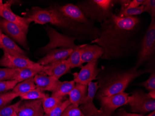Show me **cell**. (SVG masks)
<instances>
[{
	"label": "cell",
	"instance_id": "obj_17",
	"mask_svg": "<svg viewBox=\"0 0 155 116\" xmlns=\"http://www.w3.org/2000/svg\"><path fill=\"white\" fill-rule=\"evenodd\" d=\"M73 51V49L69 48L54 49L46 53L45 56L40 59L37 63L41 66H45L52 63L67 60Z\"/></svg>",
	"mask_w": 155,
	"mask_h": 116
},
{
	"label": "cell",
	"instance_id": "obj_7",
	"mask_svg": "<svg viewBox=\"0 0 155 116\" xmlns=\"http://www.w3.org/2000/svg\"><path fill=\"white\" fill-rule=\"evenodd\" d=\"M46 30L50 41L47 45L42 48L41 51L43 53L46 54L58 48H69L73 50L79 48L80 45L75 43L76 38L61 34L50 26H47Z\"/></svg>",
	"mask_w": 155,
	"mask_h": 116
},
{
	"label": "cell",
	"instance_id": "obj_18",
	"mask_svg": "<svg viewBox=\"0 0 155 116\" xmlns=\"http://www.w3.org/2000/svg\"><path fill=\"white\" fill-rule=\"evenodd\" d=\"M81 57L82 63L97 61L104 54L102 48L97 44L81 45Z\"/></svg>",
	"mask_w": 155,
	"mask_h": 116
},
{
	"label": "cell",
	"instance_id": "obj_31",
	"mask_svg": "<svg viewBox=\"0 0 155 116\" xmlns=\"http://www.w3.org/2000/svg\"><path fill=\"white\" fill-rule=\"evenodd\" d=\"M61 116H85L80 109L79 105L71 104L63 112Z\"/></svg>",
	"mask_w": 155,
	"mask_h": 116
},
{
	"label": "cell",
	"instance_id": "obj_29",
	"mask_svg": "<svg viewBox=\"0 0 155 116\" xmlns=\"http://www.w3.org/2000/svg\"><path fill=\"white\" fill-rule=\"evenodd\" d=\"M21 102V99L15 104L0 108V116H17V111Z\"/></svg>",
	"mask_w": 155,
	"mask_h": 116
},
{
	"label": "cell",
	"instance_id": "obj_1",
	"mask_svg": "<svg viewBox=\"0 0 155 116\" xmlns=\"http://www.w3.org/2000/svg\"><path fill=\"white\" fill-rule=\"evenodd\" d=\"M141 21L137 16L122 18L114 14L101 24L98 37L91 41L102 48L101 59L111 60L131 56L138 52Z\"/></svg>",
	"mask_w": 155,
	"mask_h": 116
},
{
	"label": "cell",
	"instance_id": "obj_21",
	"mask_svg": "<svg viewBox=\"0 0 155 116\" xmlns=\"http://www.w3.org/2000/svg\"><path fill=\"white\" fill-rule=\"evenodd\" d=\"M87 85L76 83L68 95L71 104L82 105L84 103L87 95Z\"/></svg>",
	"mask_w": 155,
	"mask_h": 116
},
{
	"label": "cell",
	"instance_id": "obj_14",
	"mask_svg": "<svg viewBox=\"0 0 155 116\" xmlns=\"http://www.w3.org/2000/svg\"><path fill=\"white\" fill-rule=\"evenodd\" d=\"M42 100H25L21 103L17 111V116H44Z\"/></svg>",
	"mask_w": 155,
	"mask_h": 116
},
{
	"label": "cell",
	"instance_id": "obj_13",
	"mask_svg": "<svg viewBox=\"0 0 155 116\" xmlns=\"http://www.w3.org/2000/svg\"><path fill=\"white\" fill-rule=\"evenodd\" d=\"M12 4V1L7 2L3 3L2 1L0 0V16L9 22L19 25L26 33H28L31 22L27 17H21L15 14L11 9Z\"/></svg>",
	"mask_w": 155,
	"mask_h": 116
},
{
	"label": "cell",
	"instance_id": "obj_42",
	"mask_svg": "<svg viewBox=\"0 0 155 116\" xmlns=\"http://www.w3.org/2000/svg\"><path fill=\"white\" fill-rule=\"evenodd\" d=\"M155 116V111H152L151 113H150V114H149L148 115H147V116Z\"/></svg>",
	"mask_w": 155,
	"mask_h": 116
},
{
	"label": "cell",
	"instance_id": "obj_36",
	"mask_svg": "<svg viewBox=\"0 0 155 116\" xmlns=\"http://www.w3.org/2000/svg\"><path fill=\"white\" fill-rule=\"evenodd\" d=\"M18 83L15 80L0 81V93L13 89Z\"/></svg>",
	"mask_w": 155,
	"mask_h": 116
},
{
	"label": "cell",
	"instance_id": "obj_33",
	"mask_svg": "<svg viewBox=\"0 0 155 116\" xmlns=\"http://www.w3.org/2000/svg\"><path fill=\"white\" fill-rule=\"evenodd\" d=\"M71 104L69 99L63 101L58 106L55 108L50 113L44 114V116H61L65 109Z\"/></svg>",
	"mask_w": 155,
	"mask_h": 116
},
{
	"label": "cell",
	"instance_id": "obj_12",
	"mask_svg": "<svg viewBox=\"0 0 155 116\" xmlns=\"http://www.w3.org/2000/svg\"><path fill=\"white\" fill-rule=\"evenodd\" d=\"M0 28L6 35L27 48V34L19 25L0 18Z\"/></svg>",
	"mask_w": 155,
	"mask_h": 116
},
{
	"label": "cell",
	"instance_id": "obj_22",
	"mask_svg": "<svg viewBox=\"0 0 155 116\" xmlns=\"http://www.w3.org/2000/svg\"><path fill=\"white\" fill-rule=\"evenodd\" d=\"M75 84L74 80L69 81L61 82L60 81L54 90L52 91V96L64 98L65 96L68 95L74 88Z\"/></svg>",
	"mask_w": 155,
	"mask_h": 116
},
{
	"label": "cell",
	"instance_id": "obj_37",
	"mask_svg": "<svg viewBox=\"0 0 155 116\" xmlns=\"http://www.w3.org/2000/svg\"><path fill=\"white\" fill-rule=\"evenodd\" d=\"M115 116H144L137 113H130L126 112L124 109H121L117 112Z\"/></svg>",
	"mask_w": 155,
	"mask_h": 116
},
{
	"label": "cell",
	"instance_id": "obj_23",
	"mask_svg": "<svg viewBox=\"0 0 155 116\" xmlns=\"http://www.w3.org/2000/svg\"><path fill=\"white\" fill-rule=\"evenodd\" d=\"M41 71V70L30 68L17 69L13 80L17 81L19 83L21 82L28 78L35 77V76L40 74Z\"/></svg>",
	"mask_w": 155,
	"mask_h": 116
},
{
	"label": "cell",
	"instance_id": "obj_27",
	"mask_svg": "<svg viewBox=\"0 0 155 116\" xmlns=\"http://www.w3.org/2000/svg\"><path fill=\"white\" fill-rule=\"evenodd\" d=\"M48 94L44 91L36 88L30 91L29 92L20 96L21 100H36V99H42L48 96Z\"/></svg>",
	"mask_w": 155,
	"mask_h": 116
},
{
	"label": "cell",
	"instance_id": "obj_8",
	"mask_svg": "<svg viewBox=\"0 0 155 116\" xmlns=\"http://www.w3.org/2000/svg\"><path fill=\"white\" fill-rule=\"evenodd\" d=\"M0 66L10 68H30L41 71L43 68V66H41L37 62L33 61L28 57L14 56L5 53L0 59Z\"/></svg>",
	"mask_w": 155,
	"mask_h": 116
},
{
	"label": "cell",
	"instance_id": "obj_39",
	"mask_svg": "<svg viewBox=\"0 0 155 116\" xmlns=\"http://www.w3.org/2000/svg\"><path fill=\"white\" fill-rule=\"evenodd\" d=\"M92 116H112V113L100 109L97 112Z\"/></svg>",
	"mask_w": 155,
	"mask_h": 116
},
{
	"label": "cell",
	"instance_id": "obj_30",
	"mask_svg": "<svg viewBox=\"0 0 155 116\" xmlns=\"http://www.w3.org/2000/svg\"><path fill=\"white\" fill-rule=\"evenodd\" d=\"M147 72H150V75L147 81L138 84L139 85L144 86L147 90L150 91L155 90V68H150L146 69Z\"/></svg>",
	"mask_w": 155,
	"mask_h": 116
},
{
	"label": "cell",
	"instance_id": "obj_19",
	"mask_svg": "<svg viewBox=\"0 0 155 116\" xmlns=\"http://www.w3.org/2000/svg\"><path fill=\"white\" fill-rule=\"evenodd\" d=\"M34 81L37 88L43 91L51 92L54 90L56 86L60 82L59 79L55 78L41 74L35 76Z\"/></svg>",
	"mask_w": 155,
	"mask_h": 116
},
{
	"label": "cell",
	"instance_id": "obj_35",
	"mask_svg": "<svg viewBox=\"0 0 155 116\" xmlns=\"http://www.w3.org/2000/svg\"><path fill=\"white\" fill-rule=\"evenodd\" d=\"M142 5L143 6L144 12L149 14L151 19H155V0H144Z\"/></svg>",
	"mask_w": 155,
	"mask_h": 116
},
{
	"label": "cell",
	"instance_id": "obj_40",
	"mask_svg": "<svg viewBox=\"0 0 155 116\" xmlns=\"http://www.w3.org/2000/svg\"><path fill=\"white\" fill-rule=\"evenodd\" d=\"M148 94L151 98L155 99V90L150 91Z\"/></svg>",
	"mask_w": 155,
	"mask_h": 116
},
{
	"label": "cell",
	"instance_id": "obj_24",
	"mask_svg": "<svg viewBox=\"0 0 155 116\" xmlns=\"http://www.w3.org/2000/svg\"><path fill=\"white\" fill-rule=\"evenodd\" d=\"M35 88L36 85L35 84L34 78H31L18 83L12 89V91L18 94L20 97L22 94H25Z\"/></svg>",
	"mask_w": 155,
	"mask_h": 116
},
{
	"label": "cell",
	"instance_id": "obj_16",
	"mask_svg": "<svg viewBox=\"0 0 155 116\" xmlns=\"http://www.w3.org/2000/svg\"><path fill=\"white\" fill-rule=\"evenodd\" d=\"M87 95L80 109L85 116H92L98 111V110L94 104V98L98 90V82H91L88 84Z\"/></svg>",
	"mask_w": 155,
	"mask_h": 116
},
{
	"label": "cell",
	"instance_id": "obj_32",
	"mask_svg": "<svg viewBox=\"0 0 155 116\" xmlns=\"http://www.w3.org/2000/svg\"><path fill=\"white\" fill-rule=\"evenodd\" d=\"M19 96L13 91H8L5 93H0V108L6 106L7 104L10 103L11 101L18 97Z\"/></svg>",
	"mask_w": 155,
	"mask_h": 116
},
{
	"label": "cell",
	"instance_id": "obj_2",
	"mask_svg": "<svg viewBox=\"0 0 155 116\" xmlns=\"http://www.w3.org/2000/svg\"><path fill=\"white\" fill-rule=\"evenodd\" d=\"M146 70L135 67L122 71H114L97 76V95L109 96L124 92L134 79L144 73Z\"/></svg>",
	"mask_w": 155,
	"mask_h": 116
},
{
	"label": "cell",
	"instance_id": "obj_20",
	"mask_svg": "<svg viewBox=\"0 0 155 116\" xmlns=\"http://www.w3.org/2000/svg\"><path fill=\"white\" fill-rule=\"evenodd\" d=\"M4 53L14 56L27 57L26 53L13 40L4 34H2V41L0 45Z\"/></svg>",
	"mask_w": 155,
	"mask_h": 116
},
{
	"label": "cell",
	"instance_id": "obj_15",
	"mask_svg": "<svg viewBox=\"0 0 155 116\" xmlns=\"http://www.w3.org/2000/svg\"><path fill=\"white\" fill-rule=\"evenodd\" d=\"M70 71L71 68L67 59L43 66V70L40 74L53 77L59 79L62 76L69 72Z\"/></svg>",
	"mask_w": 155,
	"mask_h": 116
},
{
	"label": "cell",
	"instance_id": "obj_34",
	"mask_svg": "<svg viewBox=\"0 0 155 116\" xmlns=\"http://www.w3.org/2000/svg\"><path fill=\"white\" fill-rule=\"evenodd\" d=\"M17 69L5 68H0V81L13 80Z\"/></svg>",
	"mask_w": 155,
	"mask_h": 116
},
{
	"label": "cell",
	"instance_id": "obj_9",
	"mask_svg": "<svg viewBox=\"0 0 155 116\" xmlns=\"http://www.w3.org/2000/svg\"><path fill=\"white\" fill-rule=\"evenodd\" d=\"M129 94L122 92L112 95H97V98L101 102V109L113 113L115 110L123 106L126 105Z\"/></svg>",
	"mask_w": 155,
	"mask_h": 116
},
{
	"label": "cell",
	"instance_id": "obj_6",
	"mask_svg": "<svg viewBox=\"0 0 155 116\" xmlns=\"http://www.w3.org/2000/svg\"><path fill=\"white\" fill-rule=\"evenodd\" d=\"M126 105L130 106L132 112L141 115L155 110V99L142 90H136L128 98Z\"/></svg>",
	"mask_w": 155,
	"mask_h": 116
},
{
	"label": "cell",
	"instance_id": "obj_11",
	"mask_svg": "<svg viewBox=\"0 0 155 116\" xmlns=\"http://www.w3.org/2000/svg\"><path fill=\"white\" fill-rule=\"evenodd\" d=\"M55 7L63 15L74 22L89 26L95 25V22L88 19L77 5L68 3Z\"/></svg>",
	"mask_w": 155,
	"mask_h": 116
},
{
	"label": "cell",
	"instance_id": "obj_3",
	"mask_svg": "<svg viewBox=\"0 0 155 116\" xmlns=\"http://www.w3.org/2000/svg\"><path fill=\"white\" fill-rule=\"evenodd\" d=\"M27 17L35 24L44 25L51 23L74 35H81L84 29L82 24L74 22L63 15L55 6L47 8L34 7L28 13Z\"/></svg>",
	"mask_w": 155,
	"mask_h": 116
},
{
	"label": "cell",
	"instance_id": "obj_25",
	"mask_svg": "<svg viewBox=\"0 0 155 116\" xmlns=\"http://www.w3.org/2000/svg\"><path fill=\"white\" fill-rule=\"evenodd\" d=\"M63 98H64L57 97L52 95L50 97L48 95L42 99V103L45 114L50 113L55 108L61 103L63 101Z\"/></svg>",
	"mask_w": 155,
	"mask_h": 116
},
{
	"label": "cell",
	"instance_id": "obj_4",
	"mask_svg": "<svg viewBox=\"0 0 155 116\" xmlns=\"http://www.w3.org/2000/svg\"><path fill=\"white\" fill-rule=\"evenodd\" d=\"M117 4V0H87L76 5L88 19L102 23L114 15V8Z\"/></svg>",
	"mask_w": 155,
	"mask_h": 116
},
{
	"label": "cell",
	"instance_id": "obj_38",
	"mask_svg": "<svg viewBox=\"0 0 155 116\" xmlns=\"http://www.w3.org/2000/svg\"><path fill=\"white\" fill-rule=\"evenodd\" d=\"M144 0H133L131 1L127 9L129 8H135L141 6Z\"/></svg>",
	"mask_w": 155,
	"mask_h": 116
},
{
	"label": "cell",
	"instance_id": "obj_10",
	"mask_svg": "<svg viewBox=\"0 0 155 116\" xmlns=\"http://www.w3.org/2000/svg\"><path fill=\"white\" fill-rule=\"evenodd\" d=\"M79 72L73 74L74 81L75 83L87 85L92 81L96 79L101 71L97 67V61L87 63V65L81 67Z\"/></svg>",
	"mask_w": 155,
	"mask_h": 116
},
{
	"label": "cell",
	"instance_id": "obj_5",
	"mask_svg": "<svg viewBox=\"0 0 155 116\" xmlns=\"http://www.w3.org/2000/svg\"><path fill=\"white\" fill-rule=\"evenodd\" d=\"M155 55V19H153L140 41L135 67L138 69L145 62L152 64Z\"/></svg>",
	"mask_w": 155,
	"mask_h": 116
},
{
	"label": "cell",
	"instance_id": "obj_26",
	"mask_svg": "<svg viewBox=\"0 0 155 116\" xmlns=\"http://www.w3.org/2000/svg\"><path fill=\"white\" fill-rule=\"evenodd\" d=\"M70 67L71 69L74 68H80L83 66L81 57V45L79 46L78 48L73 50L71 55L67 59Z\"/></svg>",
	"mask_w": 155,
	"mask_h": 116
},
{
	"label": "cell",
	"instance_id": "obj_28",
	"mask_svg": "<svg viewBox=\"0 0 155 116\" xmlns=\"http://www.w3.org/2000/svg\"><path fill=\"white\" fill-rule=\"evenodd\" d=\"M144 13L143 5L139 6L135 8H126L122 10H119L118 14L117 15L119 17L122 18L133 17L139 15Z\"/></svg>",
	"mask_w": 155,
	"mask_h": 116
},
{
	"label": "cell",
	"instance_id": "obj_41",
	"mask_svg": "<svg viewBox=\"0 0 155 116\" xmlns=\"http://www.w3.org/2000/svg\"><path fill=\"white\" fill-rule=\"evenodd\" d=\"M2 31L1 29L0 28V45L1 44L2 41Z\"/></svg>",
	"mask_w": 155,
	"mask_h": 116
}]
</instances>
